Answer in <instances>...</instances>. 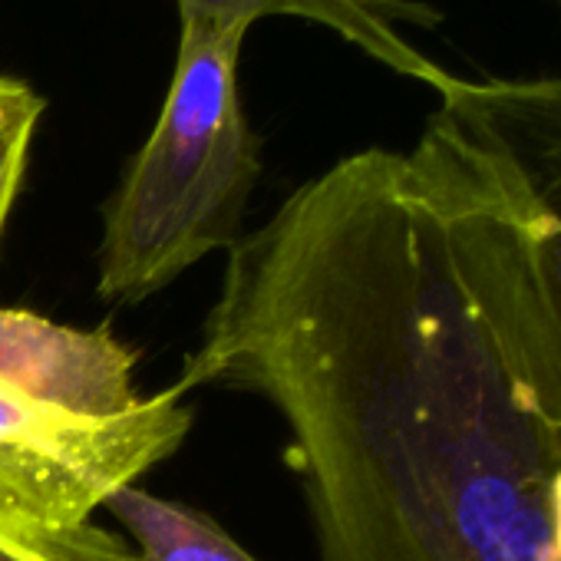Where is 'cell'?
Returning <instances> with one entry per match:
<instances>
[{
	"label": "cell",
	"mask_w": 561,
	"mask_h": 561,
	"mask_svg": "<svg viewBox=\"0 0 561 561\" xmlns=\"http://www.w3.org/2000/svg\"><path fill=\"white\" fill-rule=\"evenodd\" d=\"M188 430L192 410L179 387L113 420L0 387V518L37 528L90 525L93 508L169 459Z\"/></svg>",
	"instance_id": "3"
},
{
	"label": "cell",
	"mask_w": 561,
	"mask_h": 561,
	"mask_svg": "<svg viewBox=\"0 0 561 561\" xmlns=\"http://www.w3.org/2000/svg\"><path fill=\"white\" fill-rule=\"evenodd\" d=\"M205 383L280 413L324 561H558L561 357L515 208L430 123L228 248Z\"/></svg>",
	"instance_id": "1"
},
{
	"label": "cell",
	"mask_w": 561,
	"mask_h": 561,
	"mask_svg": "<svg viewBox=\"0 0 561 561\" xmlns=\"http://www.w3.org/2000/svg\"><path fill=\"white\" fill-rule=\"evenodd\" d=\"M44 110L47 100L27 80L0 73V238H4L11 208L27 175L31 146Z\"/></svg>",
	"instance_id": "8"
},
{
	"label": "cell",
	"mask_w": 561,
	"mask_h": 561,
	"mask_svg": "<svg viewBox=\"0 0 561 561\" xmlns=\"http://www.w3.org/2000/svg\"><path fill=\"white\" fill-rule=\"evenodd\" d=\"M106 508L136 538L142 561H257L215 518L126 485Z\"/></svg>",
	"instance_id": "7"
},
{
	"label": "cell",
	"mask_w": 561,
	"mask_h": 561,
	"mask_svg": "<svg viewBox=\"0 0 561 561\" xmlns=\"http://www.w3.org/2000/svg\"><path fill=\"white\" fill-rule=\"evenodd\" d=\"M0 561H142V554L93 525L37 528L0 518Z\"/></svg>",
	"instance_id": "9"
},
{
	"label": "cell",
	"mask_w": 561,
	"mask_h": 561,
	"mask_svg": "<svg viewBox=\"0 0 561 561\" xmlns=\"http://www.w3.org/2000/svg\"><path fill=\"white\" fill-rule=\"evenodd\" d=\"M241 34L182 27L162 113L106 202L100 295L136 305L238 241L241 215L261 175L238 60Z\"/></svg>",
	"instance_id": "2"
},
{
	"label": "cell",
	"mask_w": 561,
	"mask_h": 561,
	"mask_svg": "<svg viewBox=\"0 0 561 561\" xmlns=\"http://www.w3.org/2000/svg\"><path fill=\"white\" fill-rule=\"evenodd\" d=\"M430 126L453 139L508 198L528 271L561 357V77H449Z\"/></svg>",
	"instance_id": "4"
},
{
	"label": "cell",
	"mask_w": 561,
	"mask_h": 561,
	"mask_svg": "<svg viewBox=\"0 0 561 561\" xmlns=\"http://www.w3.org/2000/svg\"><path fill=\"white\" fill-rule=\"evenodd\" d=\"M179 14L182 27L241 37L264 18H298L334 31L367 57L433 90H443L453 77L423 57L403 34V27L430 31L443 21L439 11L420 0H179Z\"/></svg>",
	"instance_id": "6"
},
{
	"label": "cell",
	"mask_w": 561,
	"mask_h": 561,
	"mask_svg": "<svg viewBox=\"0 0 561 561\" xmlns=\"http://www.w3.org/2000/svg\"><path fill=\"white\" fill-rule=\"evenodd\" d=\"M139 354L110 328L77 331L31 311L0 308V387L21 390L77 416L113 420L133 413Z\"/></svg>",
	"instance_id": "5"
},
{
	"label": "cell",
	"mask_w": 561,
	"mask_h": 561,
	"mask_svg": "<svg viewBox=\"0 0 561 561\" xmlns=\"http://www.w3.org/2000/svg\"><path fill=\"white\" fill-rule=\"evenodd\" d=\"M551 528H554V548H558V561H561V466L551 479Z\"/></svg>",
	"instance_id": "10"
}]
</instances>
